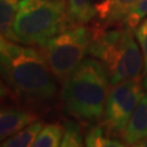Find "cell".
I'll return each instance as SVG.
<instances>
[{"label": "cell", "mask_w": 147, "mask_h": 147, "mask_svg": "<svg viewBox=\"0 0 147 147\" xmlns=\"http://www.w3.org/2000/svg\"><path fill=\"white\" fill-rule=\"evenodd\" d=\"M0 62L3 84L19 104L38 111L55 101L57 79L40 51L1 38Z\"/></svg>", "instance_id": "cell-1"}, {"label": "cell", "mask_w": 147, "mask_h": 147, "mask_svg": "<svg viewBox=\"0 0 147 147\" xmlns=\"http://www.w3.org/2000/svg\"><path fill=\"white\" fill-rule=\"evenodd\" d=\"M109 85L104 64L86 58L62 83L59 98L63 111L81 122H98L104 115Z\"/></svg>", "instance_id": "cell-2"}, {"label": "cell", "mask_w": 147, "mask_h": 147, "mask_svg": "<svg viewBox=\"0 0 147 147\" xmlns=\"http://www.w3.org/2000/svg\"><path fill=\"white\" fill-rule=\"evenodd\" d=\"M104 28L95 27L89 55L104 64L111 85L140 78L144 71V57L133 30L124 26L109 31Z\"/></svg>", "instance_id": "cell-3"}, {"label": "cell", "mask_w": 147, "mask_h": 147, "mask_svg": "<svg viewBox=\"0 0 147 147\" xmlns=\"http://www.w3.org/2000/svg\"><path fill=\"white\" fill-rule=\"evenodd\" d=\"M68 26L64 0H21L13 33L16 42L40 47Z\"/></svg>", "instance_id": "cell-4"}, {"label": "cell", "mask_w": 147, "mask_h": 147, "mask_svg": "<svg viewBox=\"0 0 147 147\" xmlns=\"http://www.w3.org/2000/svg\"><path fill=\"white\" fill-rule=\"evenodd\" d=\"M94 36L95 27L73 25L40 46V53L57 81L63 83L86 59Z\"/></svg>", "instance_id": "cell-5"}, {"label": "cell", "mask_w": 147, "mask_h": 147, "mask_svg": "<svg viewBox=\"0 0 147 147\" xmlns=\"http://www.w3.org/2000/svg\"><path fill=\"white\" fill-rule=\"evenodd\" d=\"M143 82L140 78L126 80L112 85L106 100L102 115V125L112 135H122L144 95Z\"/></svg>", "instance_id": "cell-6"}, {"label": "cell", "mask_w": 147, "mask_h": 147, "mask_svg": "<svg viewBox=\"0 0 147 147\" xmlns=\"http://www.w3.org/2000/svg\"><path fill=\"white\" fill-rule=\"evenodd\" d=\"M115 0H68L67 16L69 26L89 25L108 26Z\"/></svg>", "instance_id": "cell-7"}, {"label": "cell", "mask_w": 147, "mask_h": 147, "mask_svg": "<svg viewBox=\"0 0 147 147\" xmlns=\"http://www.w3.org/2000/svg\"><path fill=\"white\" fill-rule=\"evenodd\" d=\"M38 115L30 108L2 107L0 112V138L3 141L37 121Z\"/></svg>", "instance_id": "cell-8"}, {"label": "cell", "mask_w": 147, "mask_h": 147, "mask_svg": "<svg viewBox=\"0 0 147 147\" xmlns=\"http://www.w3.org/2000/svg\"><path fill=\"white\" fill-rule=\"evenodd\" d=\"M123 143L134 146L147 138V93L142 96L122 134Z\"/></svg>", "instance_id": "cell-9"}, {"label": "cell", "mask_w": 147, "mask_h": 147, "mask_svg": "<svg viewBox=\"0 0 147 147\" xmlns=\"http://www.w3.org/2000/svg\"><path fill=\"white\" fill-rule=\"evenodd\" d=\"M21 0H0V30L1 38L16 42L13 23Z\"/></svg>", "instance_id": "cell-10"}, {"label": "cell", "mask_w": 147, "mask_h": 147, "mask_svg": "<svg viewBox=\"0 0 147 147\" xmlns=\"http://www.w3.org/2000/svg\"><path fill=\"white\" fill-rule=\"evenodd\" d=\"M44 126L42 121H35L30 125L25 126L21 131L16 133L14 135L1 141L2 147H25L33 146L36 137Z\"/></svg>", "instance_id": "cell-11"}, {"label": "cell", "mask_w": 147, "mask_h": 147, "mask_svg": "<svg viewBox=\"0 0 147 147\" xmlns=\"http://www.w3.org/2000/svg\"><path fill=\"white\" fill-rule=\"evenodd\" d=\"M125 144L110 134L105 126L93 125L85 135V146L92 147H122Z\"/></svg>", "instance_id": "cell-12"}, {"label": "cell", "mask_w": 147, "mask_h": 147, "mask_svg": "<svg viewBox=\"0 0 147 147\" xmlns=\"http://www.w3.org/2000/svg\"><path fill=\"white\" fill-rule=\"evenodd\" d=\"M63 135V126L58 123H49L42 126L33 146L56 147L60 146Z\"/></svg>", "instance_id": "cell-13"}, {"label": "cell", "mask_w": 147, "mask_h": 147, "mask_svg": "<svg viewBox=\"0 0 147 147\" xmlns=\"http://www.w3.org/2000/svg\"><path fill=\"white\" fill-rule=\"evenodd\" d=\"M63 135L60 146L62 147H81L85 145L82 129L75 120H64Z\"/></svg>", "instance_id": "cell-14"}, {"label": "cell", "mask_w": 147, "mask_h": 147, "mask_svg": "<svg viewBox=\"0 0 147 147\" xmlns=\"http://www.w3.org/2000/svg\"><path fill=\"white\" fill-rule=\"evenodd\" d=\"M140 0H115L113 9L111 12L108 25L112 24H122L130 11L137 5Z\"/></svg>", "instance_id": "cell-15"}, {"label": "cell", "mask_w": 147, "mask_h": 147, "mask_svg": "<svg viewBox=\"0 0 147 147\" xmlns=\"http://www.w3.org/2000/svg\"><path fill=\"white\" fill-rule=\"evenodd\" d=\"M147 16V0H140L137 5L130 11L124 21L122 22V26L134 30L135 27Z\"/></svg>", "instance_id": "cell-16"}, {"label": "cell", "mask_w": 147, "mask_h": 147, "mask_svg": "<svg viewBox=\"0 0 147 147\" xmlns=\"http://www.w3.org/2000/svg\"><path fill=\"white\" fill-rule=\"evenodd\" d=\"M134 33L141 49H142L143 57H144V74L147 73V16L135 28Z\"/></svg>", "instance_id": "cell-17"}, {"label": "cell", "mask_w": 147, "mask_h": 147, "mask_svg": "<svg viewBox=\"0 0 147 147\" xmlns=\"http://www.w3.org/2000/svg\"><path fill=\"white\" fill-rule=\"evenodd\" d=\"M134 146H136V147H147V138H146V140H143V141H141V142L136 143Z\"/></svg>", "instance_id": "cell-18"}, {"label": "cell", "mask_w": 147, "mask_h": 147, "mask_svg": "<svg viewBox=\"0 0 147 147\" xmlns=\"http://www.w3.org/2000/svg\"><path fill=\"white\" fill-rule=\"evenodd\" d=\"M143 87H144V89L147 92V73H145V76L143 78Z\"/></svg>", "instance_id": "cell-19"}]
</instances>
